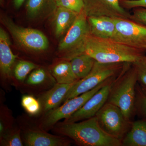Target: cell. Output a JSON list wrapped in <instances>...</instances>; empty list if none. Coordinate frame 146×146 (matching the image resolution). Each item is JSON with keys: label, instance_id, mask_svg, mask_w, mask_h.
Returning <instances> with one entry per match:
<instances>
[{"label": "cell", "instance_id": "1", "mask_svg": "<svg viewBox=\"0 0 146 146\" xmlns=\"http://www.w3.org/2000/svg\"><path fill=\"white\" fill-rule=\"evenodd\" d=\"M55 132L72 139L80 146H122V142L105 133L95 117L76 122H58Z\"/></svg>", "mask_w": 146, "mask_h": 146}, {"label": "cell", "instance_id": "2", "mask_svg": "<svg viewBox=\"0 0 146 146\" xmlns=\"http://www.w3.org/2000/svg\"><path fill=\"white\" fill-rule=\"evenodd\" d=\"M145 52L112 39L98 38L90 34L85 42L83 54L100 63H133L145 54Z\"/></svg>", "mask_w": 146, "mask_h": 146}, {"label": "cell", "instance_id": "3", "mask_svg": "<svg viewBox=\"0 0 146 146\" xmlns=\"http://www.w3.org/2000/svg\"><path fill=\"white\" fill-rule=\"evenodd\" d=\"M137 72L132 63H127L112 84L107 100L118 106L127 120L132 121L136 114Z\"/></svg>", "mask_w": 146, "mask_h": 146}, {"label": "cell", "instance_id": "4", "mask_svg": "<svg viewBox=\"0 0 146 146\" xmlns=\"http://www.w3.org/2000/svg\"><path fill=\"white\" fill-rule=\"evenodd\" d=\"M126 63H102L96 61L89 74L77 81L71 88L63 103L94 89L106 80L117 75Z\"/></svg>", "mask_w": 146, "mask_h": 146}, {"label": "cell", "instance_id": "5", "mask_svg": "<svg viewBox=\"0 0 146 146\" xmlns=\"http://www.w3.org/2000/svg\"><path fill=\"white\" fill-rule=\"evenodd\" d=\"M90 34L87 16L83 9L58 45L59 50L65 53L64 58L70 61L83 54L85 42Z\"/></svg>", "mask_w": 146, "mask_h": 146}, {"label": "cell", "instance_id": "6", "mask_svg": "<svg viewBox=\"0 0 146 146\" xmlns=\"http://www.w3.org/2000/svg\"><path fill=\"white\" fill-rule=\"evenodd\" d=\"M117 76L112 77L102 82L94 89L68 100L61 106L45 114L39 123V127L44 131L52 128L55 125L62 119L70 117L80 109L103 86L110 82Z\"/></svg>", "mask_w": 146, "mask_h": 146}, {"label": "cell", "instance_id": "7", "mask_svg": "<svg viewBox=\"0 0 146 146\" xmlns=\"http://www.w3.org/2000/svg\"><path fill=\"white\" fill-rule=\"evenodd\" d=\"M96 117L100 126L105 133L121 142L132 122L126 119L118 106L107 102L97 113Z\"/></svg>", "mask_w": 146, "mask_h": 146}, {"label": "cell", "instance_id": "8", "mask_svg": "<svg viewBox=\"0 0 146 146\" xmlns=\"http://www.w3.org/2000/svg\"><path fill=\"white\" fill-rule=\"evenodd\" d=\"M2 21L18 44L24 48L38 52L48 48V38L40 31L19 26L6 16L3 17Z\"/></svg>", "mask_w": 146, "mask_h": 146}, {"label": "cell", "instance_id": "9", "mask_svg": "<svg viewBox=\"0 0 146 146\" xmlns=\"http://www.w3.org/2000/svg\"><path fill=\"white\" fill-rule=\"evenodd\" d=\"M116 28L115 41L144 50L146 47V27L129 19L114 18Z\"/></svg>", "mask_w": 146, "mask_h": 146}, {"label": "cell", "instance_id": "10", "mask_svg": "<svg viewBox=\"0 0 146 146\" xmlns=\"http://www.w3.org/2000/svg\"><path fill=\"white\" fill-rule=\"evenodd\" d=\"M84 10L88 16H106L129 19L131 13L123 8L120 0H84Z\"/></svg>", "mask_w": 146, "mask_h": 146}, {"label": "cell", "instance_id": "11", "mask_svg": "<svg viewBox=\"0 0 146 146\" xmlns=\"http://www.w3.org/2000/svg\"><path fill=\"white\" fill-rule=\"evenodd\" d=\"M117 76L94 94L80 109L63 121L76 122L95 117L107 102L112 84Z\"/></svg>", "mask_w": 146, "mask_h": 146}, {"label": "cell", "instance_id": "12", "mask_svg": "<svg viewBox=\"0 0 146 146\" xmlns=\"http://www.w3.org/2000/svg\"><path fill=\"white\" fill-rule=\"evenodd\" d=\"M66 137L52 135L42 129H29L24 132L23 140L28 146L70 145V142Z\"/></svg>", "mask_w": 146, "mask_h": 146}, {"label": "cell", "instance_id": "13", "mask_svg": "<svg viewBox=\"0 0 146 146\" xmlns=\"http://www.w3.org/2000/svg\"><path fill=\"white\" fill-rule=\"evenodd\" d=\"M10 39L8 33L0 28V71L4 81H9L12 77V70L17 56L12 52Z\"/></svg>", "mask_w": 146, "mask_h": 146}, {"label": "cell", "instance_id": "14", "mask_svg": "<svg viewBox=\"0 0 146 146\" xmlns=\"http://www.w3.org/2000/svg\"><path fill=\"white\" fill-rule=\"evenodd\" d=\"M76 82L70 84L57 83L51 89L44 93L39 99L42 105V112L46 114L59 106L64 101L68 92Z\"/></svg>", "mask_w": 146, "mask_h": 146}, {"label": "cell", "instance_id": "15", "mask_svg": "<svg viewBox=\"0 0 146 146\" xmlns=\"http://www.w3.org/2000/svg\"><path fill=\"white\" fill-rule=\"evenodd\" d=\"M87 21L91 35L115 40L116 28L114 18L106 16H88Z\"/></svg>", "mask_w": 146, "mask_h": 146}, {"label": "cell", "instance_id": "16", "mask_svg": "<svg viewBox=\"0 0 146 146\" xmlns=\"http://www.w3.org/2000/svg\"><path fill=\"white\" fill-rule=\"evenodd\" d=\"M122 146H146V119L132 121L130 129L122 141Z\"/></svg>", "mask_w": 146, "mask_h": 146}, {"label": "cell", "instance_id": "17", "mask_svg": "<svg viewBox=\"0 0 146 146\" xmlns=\"http://www.w3.org/2000/svg\"><path fill=\"white\" fill-rule=\"evenodd\" d=\"M57 7L54 18L55 33L59 37L67 33L79 13L64 7Z\"/></svg>", "mask_w": 146, "mask_h": 146}, {"label": "cell", "instance_id": "18", "mask_svg": "<svg viewBox=\"0 0 146 146\" xmlns=\"http://www.w3.org/2000/svg\"><path fill=\"white\" fill-rule=\"evenodd\" d=\"M70 61L73 72L80 80L89 74L96 60L89 55L84 53L73 58Z\"/></svg>", "mask_w": 146, "mask_h": 146}, {"label": "cell", "instance_id": "19", "mask_svg": "<svg viewBox=\"0 0 146 146\" xmlns=\"http://www.w3.org/2000/svg\"><path fill=\"white\" fill-rule=\"evenodd\" d=\"M51 73L57 83L60 84H70L79 80L73 72L69 60L56 64L52 69Z\"/></svg>", "mask_w": 146, "mask_h": 146}, {"label": "cell", "instance_id": "20", "mask_svg": "<svg viewBox=\"0 0 146 146\" xmlns=\"http://www.w3.org/2000/svg\"><path fill=\"white\" fill-rule=\"evenodd\" d=\"M38 68L37 65L30 61L20 60L16 64L13 70L14 77L20 82H24L29 74Z\"/></svg>", "mask_w": 146, "mask_h": 146}, {"label": "cell", "instance_id": "21", "mask_svg": "<svg viewBox=\"0 0 146 146\" xmlns=\"http://www.w3.org/2000/svg\"><path fill=\"white\" fill-rule=\"evenodd\" d=\"M21 129L13 127L0 138V145L3 146H23Z\"/></svg>", "mask_w": 146, "mask_h": 146}, {"label": "cell", "instance_id": "22", "mask_svg": "<svg viewBox=\"0 0 146 146\" xmlns=\"http://www.w3.org/2000/svg\"><path fill=\"white\" fill-rule=\"evenodd\" d=\"M21 105L29 115L35 116L42 112V106L39 99L31 95H24L22 97Z\"/></svg>", "mask_w": 146, "mask_h": 146}, {"label": "cell", "instance_id": "23", "mask_svg": "<svg viewBox=\"0 0 146 146\" xmlns=\"http://www.w3.org/2000/svg\"><path fill=\"white\" fill-rule=\"evenodd\" d=\"M48 79L46 71L43 68H37L32 71L25 80L27 85L38 86L44 84Z\"/></svg>", "mask_w": 146, "mask_h": 146}, {"label": "cell", "instance_id": "24", "mask_svg": "<svg viewBox=\"0 0 146 146\" xmlns=\"http://www.w3.org/2000/svg\"><path fill=\"white\" fill-rule=\"evenodd\" d=\"M0 138L13 126L11 112L5 106H1L0 112Z\"/></svg>", "mask_w": 146, "mask_h": 146}, {"label": "cell", "instance_id": "25", "mask_svg": "<svg viewBox=\"0 0 146 146\" xmlns=\"http://www.w3.org/2000/svg\"><path fill=\"white\" fill-rule=\"evenodd\" d=\"M48 0H27L26 5L27 14L31 18L37 17L47 3Z\"/></svg>", "mask_w": 146, "mask_h": 146}, {"label": "cell", "instance_id": "26", "mask_svg": "<svg viewBox=\"0 0 146 146\" xmlns=\"http://www.w3.org/2000/svg\"><path fill=\"white\" fill-rule=\"evenodd\" d=\"M135 112L141 118L146 119V96L143 93L138 83L136 87Z\"/></svg>", "mask_w": 146, "mask_h": 146}, {"label": "cell", "instance_id": "27", "mask_svg": "<svg viewBox=\"0 0 146 146\" xmlns=\"http://www.w3.org/2000/svg\"><path fill=\"white\" fill-rule=\"evenodd\" d=\"M56 6L64 7L76 12L80 13L84 7V0H54Z\"/></svg>", "mask_w": 146, "mask_h": 146}, {"label": "cell", "instance_id": "28", "mask_svg": "<svg viewBox=\"0 0 146 146\" xmlns=\"http://www.w3.org/2000/svg\"><path fill=\"white\" fill-rule=\"evenodd\" d=\"M132 64L137 72L138 83L146 86V55L142 56Z\"/></svg>", "mask_w": 146, "mask_h": 146}, {"label": "cell", "instance_id": "29", "mask_svg": "<svg viewBox=\"0 0 146 146\" xmlns=\"http://www.w3.org/2000/svg\"><path fill=\"white\" fill-rule=\"evenodd\" d=\"M132 10L130 20L146 27V8L136 7Z\"/></svg>", "mask_w": 146, "mask_h": 146}, {"label": "cell", "instance_id": "30", "mask_svg": "<svg viewBox=\"0 0 146 146\" xmlns=\"http://www.w3.org/2000/svg\"><path fill=\"white\" fill-rule=\"evenodd\" d=\"M123 8L129 11L136 7L146 8V0H120Z\"/></svg>", "mask_w": 146, "mask_h": 146}, {"label": "cell", "instance_id": "31", "mask_svg": "<svg viewBox=\"0 0 146 146\" xmlns=\"http://www.w3.org/2000/svg\"><path fill=\"white\" fill-rule=\"evenodd\" d=\"M25 0H13V4L16 9L20 8Z\"/></svg>", "mask_w": 146, "mask_h": 146}, {"label": "cell", "instance_id": "32", "mask_svg": "<svg viewBox=\"0 0 146 146\" xmlns=\"http://www.w3.org/2000/svg\"><path fill=\"white\" fill-rule=\"evenodd\" d=\"M139 85H140L141 90H142L143 93L146 96V86H144V85H141V84H139Z\"/></svg>", "mask_w": 146, "mask_h": 146}, {"label": "cell", "instance_id": "33", "mask_svg": "<svg viewBox=\"0 0 146 146\" xmlns=\"http://www.w3.org/2000/svg\"><path fill=\"white\" fill-rule=\"evenodd\" d=\"M0 2H1V4H3V3L4 0H0Z\"/></svg>", "mask_w": 146, "mask_h": 146}, {"label": "cell", "instance_id": "34", "mask_svg": "<svg viewBox=\"0 0 146 146\" xmlns=\"http://www.w3.org/2000/svg\"><path fill=\"white\" fill-rule=\"evenodd\" d=\"M146 51V48H145V52Z\"/></svg>", "mask_w": 146, "mask_h": 146}]
</instances>
